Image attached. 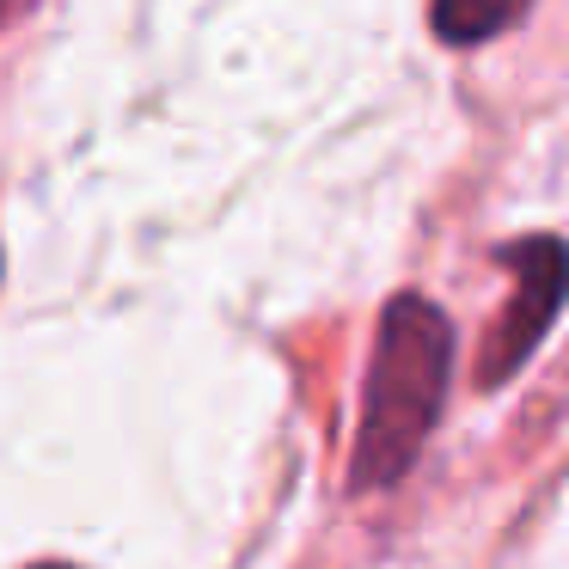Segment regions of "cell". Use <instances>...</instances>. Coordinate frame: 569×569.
Segmentation results:
<instances>
[{"mask_svg": "<svg viewBox=\"0 0 569 569\" xmlns=\"http://www.w3.org/2000/svg\"><path fill=\"white\" fill-rule=\"evenodd\" d=\"M502 263L515 270L520 295H515V307H508V319L490 331V343H483V368H478L483 386L515 380L520 361L539 349V337L551 331L557 307H563V295H569V246L563 239H551V233L515 239V246H502Z\"/></svg>", "mask_w": 569, "mask_h": 569, "instance_id": "obj_2", "label": "cell"}, {"mask_svg": "<svg viewBox=\"0 0 569 569\" xmlns=\"http://www.w3.org/2000/svg\"><path fill=\"white\" fill-rule=\"evenodd\" d=\"M447 361H453V325L422 295H398L380 319L368 361V392H361L356 429V490H380L410 471L422 453L447 392Z\"/></svg>", "mask_w": 569, "mask_h": 569, "instance_id": "obj_1", "label": "cell"}, {"mask_svg": "<svg viewBox=\"0 0 569 569\" xmlns=\"http://www.w3.org/2000/svg\"><path fill=\"white\" fill-rule=\"evenodd\" d=\"M38 569H68V563H38Z\"/></svg>", "mask_w": 569, "mask_h": 569, "instance_id": "obj_4", "label": "cell"}, {"mask_svg": "<svg viewBox=\"0 0 569 569\" xmlns=\"http://www.w3.org/2000/svg\"><path fill=\"white\" fill-rule=\"evenodd\" d=\"M520 7L527 0H429V19H435V38L466 50V43H483L502 26H515Z\"/></svg>", "mask_w": 569, "mask_h": 569, "instance_id": "obj_3", "label": "cell"}]
</instances>
